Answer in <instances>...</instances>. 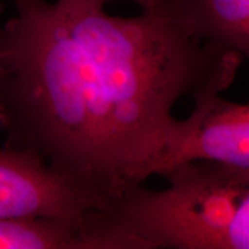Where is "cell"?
I'll list each match as a JSON object with an SVG mask.
<instances>
[{"label": "cell", "instance_id": "obj_1", "mask_svg": "<svg viewBox=\"0 0 249 249\" xmlns=\"http://www.w3.org/2000/svg\"><path fill=\"white\" fill-rule=\"evenodd\" d=\"M0 27V130L110 210L161 174L185 141L182 96L227 89L239 52L188 37L155 9L135 18L73 0H13Z\"/></svg>", "mask_w": 249, "mask_h": 249}, {"label": "cell", "instance_id": "obj_2", "mask_svg": "<svg viewBox=\"0 0 249 249\" xmlns=\"http://www.w3.org/2000/svg\"><path fill=\"white\" fill-rule=\"evenodd\" d=\"M170 187H136L107 213L132 249H248L249 172L210 160L172 166Z\"/></svg>", "mask_w": 249, "mask_h": 249}, {"label": "cell", "instance_id": "obj_3", "mask_svg": "<svg viewBox=\"0 0 249 249\" xmlns=\"http://www.w3.org/2000/svg\"><path fill=\"white\" fill-rule=\"evenodd\" d=\"M107 211L30 152L0 148V219L76 217Z\"/></svg>", "mask_w": 249, "mask_h": 249}, {"label": "cell", "instance_id": "obj_4", "mask_svg": "<svg viewBox=\"0 0 249 249\" xmlns=\"http://www.w3.org/2000/svg\"><path fill=\"white\" fill-rule=\"evenodd\" d=\"M224 90L210 86L192 96L195 107L187 118V136L166 170L189 161L210 160L249 172V107L222 98Z\"/></svg>", "mask_w": 249, "mask_h": 249}, {"label": "cell", "instance_id": "obj_5", "mask_svg": "<svg viewBox=\"0 0 249 249\" xmlns=\"http://www.w3.org/2000/svg\"><path fill=\"white\" fill-rule=\"evenodd\" d=\"M0 249H117L101 210L76 217L0 219Z\"/></svg>", "mask_w": 249, "mask_h": 249}, {"label": "cell", "instance_id": "obj_6", "mask_svg": "<svg viewBox=\"0 0 249 249\" xmlns=\"http://www.w3.org/2000/svg\"><path fill=\"white\" fill-rule=\"evenodd\" d=\"M185 35L249 55V0H160L154 8Z\"/></svg>", "mask_w": 249, "mask_h": 249}, {"label": "cell", "instance_id": "obj_7", "mask_svg": "<svg viewBox=\"0 0 249 249\" xmlns=\"http://www.w3.org/2000/svg\"><path fill=\"white\" fill-rule=\"evenodd\" d=\"M73 1H80L83 4H88L95 7L104 8V5L110 1H114V0H73ZM128 1H133L138 4L143 11H148V9H152L156 5L160 2V0H128Z\"/></svg>", "mask_w": 249, "mask_h": 249}, {"label": "cell", "instance_id": "obj_8", "mask_svg": "<svg viewBox=\"0 0 249 249\" xmlns=\"http://www.w3.org/2000/svg\"><path fill=\"white\" fill-rule=\"evenodd\" d=\"M4 9H5V5H4V2H2L1 0H0V14H1L2 12H4Z\"/></svg>", "mask_w": 249, "mask_h": 249}]
</instances>
